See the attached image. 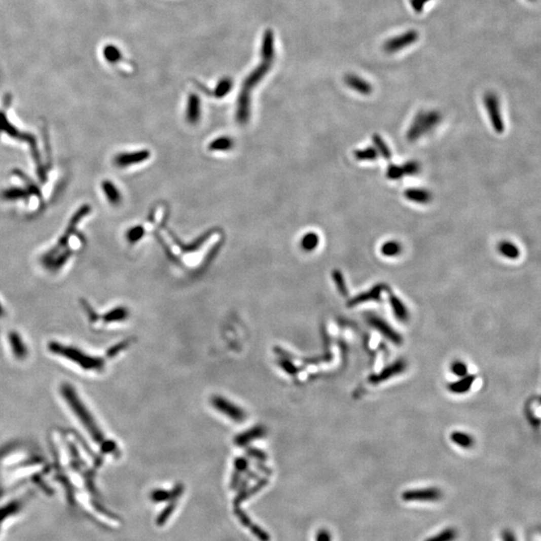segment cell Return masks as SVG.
<instances>
[{
  "instance_id": "37",
  "label": "cell",
  "mask_w": 541,
  "mask_h": 541,
  "mask_svg": "<svg viewBox=\"0 0 541 541\" xmlns=\"http://www.w3.org/2000/svg\"><path fill=\"white\" fill-rule=\"evenodd\" d=\"M247 466H248V462L247 460L243 459V458H239L236 460V468L239 470V471H244L247 469Z\"/></svg>"
},
{
  "instance_id": "29",
  "label": "cell",
  "mask_w": 541,
  "mask_h": 541,
  "mask_svg": "<svg viewBox=\"0 0 541 541\" xmlns=\"http://www.w3.org/2000/svg\"><path fill=\"white\" fill-rule=\"evenodd\" d=\"M386 176H387V178H389L391 181H397V179L402 178L404 176L402 167L401 166H397V165L388 166L387 169H386Z\"/></svg>"
},
{
  "instance_id": "23",
  "label": "cell",
  "mask_w": 541,
  "mask_h": 541,
  "mask_svg": "<svg viewBox=\"0 0 541 541\" xmlns=\"http://www.w3.org/2000/svg\"><path fill=\"white\" fill-rule=\"evenodd\" d=\"M402 245L397 241H388L381 247V253L385 257H396L402 253Z\"/></svg>"
},
{
  "instance_id": "12",
  "label": "cell",
  "mask_w": 541,
  "mask_h": 541,
  "mask_svg": "<svg viewBox=\"0 0 541 541\" xmlns=\"http://www.w3.org/2000/svg\"><path fill=\"white\" fill-rule=\"evenodd\" d=\"M405 367H406V364H405L404 361H402V360L397 361L394 364H392L391 366L385 368L380 374L371 376L369 378V380L373 384H378L380 382H384V381L392 378L395 375L402 373L405 370Z\"/></svg>"
},
{
  "instance_id": "16",
  "label": "cell",
  "mask_w": 541,
  "mask_h": 541,
  "mask_svg": "<svg viewBox=\"0 0 541 541\" xmlns=\"http://www.w3.org/2000/svg\"><path fill=\"white\" fill-rule=\"evenodd\" d=\"M500 255L509 260H516L520 256L519 248L510 241H502L497 246Z\"/></svg>"
},
{
  "instance_id": "4",
  "label": "cell",
  "mask_w": 541,
  "mask_h": 541,
  "mask_svg": "<svg viewBox=\"0 0 541 541\" xmlns=\"http://www.w3.org/2000/svg\"><path fill=\"white\" fill-rule=\"evenodd\" d=\"M151 158V152L149 150H139L134 152H125L118 154L113 159V164L119 168L136 166L145 163Z\"/></svg>"
},
{
  "instance_id": "33",
  "label": "cell",
  "mask_w": 541,
  "mask_h": 541,
  "mask_svg": "<svg viewBox=\"0 0 541 541\" xmlns=\"http://www.w3.org/2000/svg\"><path fill=\"white\" fill-rule=\"evenodd\" d=\"M452 372L457 376L460 377H463L465 376L467 373V367L465 366V364L461 363V362H456L452 365V368H451Z\"/></svg>"
},
{
  "instance_id": "31",
  "label": "cell",
  "mask_w": 541,
  "mask_h": 541,
  "mask_svg": "<svg viewBox=\"0 0 541 541\" xmlns=\"http://www.w3.org/2000/svg\"><path fill=\"white\" fill-rule=\"evenodd\" d=\"M152 496H153V499L156 502H163V501H168V500L175 498L172 495V492H168L166 490H156L154 491Z\"/></svg>"
},
{
  "instance_id": "24",
  "label": "cell",
  "mask_w": 541,
  "mask_h": 541,
  "mask_svg": "<svg viewBox=\"0 0 541 541\" xmlns=\"http://www.w3.org/2000/svg\"><path fill=\"white\" fill-rule=\"evenodd\" d=\"M232 87H233V81L231 79H228V78L223 79L221 82H219V84H217L213 90L214 97L222 98L226 96L232 90Z\"/></svg>"
},
{
  "instance_id": "21",
  "label": "cell",
  "mask_w": 541,
  "mask_h": 541,
  "mask_svg": "<svg viewBox=\"0 0 541 541\" xmlns=\"http://www.w3.org/2000/svg\"><path fill=\"white\" fill-rule=\"evenodd\" d=\"M353 155H354L355 159L357 161H360V162L376 161L378 159V157H379V154H378L377 150L373 147H369V148L362 149V150H356V151H354Z\"/></svg>"
},
{
  "instance_id": "39",
  "label": "cell",
  "mask_w": 541,
  "mask_h": 541,
  "mask_svg": "<svg viewBox=\"0 0 541 541\" xmlns=\"http://www.w3.org/2000/svg\"><path fill=\"white\" fill-rule=\"evenodd\" d=\"M502 538L503 541H516L514 534L510 530H504L502 532Z\"/></svg>"
},
{
  "instance_id": "34",
  "label": "cell",
  "mask_w": 541,
  "mask_h": 541,
  "mask_svg": "<svg viewBox=\"0 0 541 541\" xmlns=\"http://www.w3.org/2000/svg\"><path fill=\"white\" fill-rule=\"evenodd\" d=\"M105 56L106 58H109V60H114V61H118L120 58H121V53L120 51L116 48V47H110V49H106V52H105Z\"/></svg>"
},
{
  "instance_id": "9",
  "label": "cell",
  "mask_w": 541,
  "mask_h": 541,
  "mask_svg": "<svg viewBox=\"0 0 541 541\" xmlns=\"http://www.w3.org/2000/svg\"><path fill=\"white\" fill-rule=\"evenodd\" d=\"M386 289H387V286H385L384 284H378L373 288H371L369 291L361 293L360 295L352 298L348 302V306L354 307V306H357V305H360L362 303L369 302V301H379L381 299L382 292L385 291Z\"/></svg>"
},
{
  "instance_id": "3",
  "label": "cell",
  "mask_w": 541,
  "mask_h": 541,
  "mask_svg": "<svg viewBox=\"0 0 541 541\" xmlns=\"http://www.w3.org/2000/svg\"><path fill=\"white\" fill-rule=\"evenodd\" d=\"M441 121V116L437 112L419 113L413 120L407 131V139L416 141L422 135L431 131Z\"/></svg>"
},
{
  "instance_id": "26",
  "label": "cell",
  "mask_w": 541,
  "mask_h": 541,
  "mask_svg": "<svg viewBox=\"0 0 541 541\" xmlns=\"http://www.w3.org/2000/svg\"><path fill=\"white\" fill-rule=\"evenodd\" d=\"M457 538V530L455 528H446L440 533L433 535L425 541H454Z\"/></svg>"
},
{
  "instance_id": "13",
  "label": "cell",
  "mask_w": 541,
  "mask_h": 541,
  "mask_svg": "<svg viewBox=\"0 0 541 541\" xmlns=\"http://www.w3.org/2000/svg\"><path fill=\"white\" fill-rule=\"evenodd\" d=\"M404 197L413 203L420 204V205H426L429 204L432 200V195L430 192L424 189H418V188H411L404 192Z\"/></svg>"
},
{
  "instance_id": "8",
  "label": "cell",
  "mask_w": 541,
  "mask_h": 541,
  "mask_svg": "<svg viewBox=\"0 0 541 541\" xmlns=\"http://www.w3.org/2000/svg\"><path fill=\"white\" fill-rule=\"evenodd\" d=\"M368 321L380 333L384 335L387 339H389L394 344L400 345L402 343V337L397 332H395L392 329V327L390 325H388L384 320H382V319H380V318H378L376 316H373V315H370V316H368Z\"/></svg>"
},
{
  "instance_id": "1",
  "label": "cell",
  "mask_w": 541,
  "mask_h": 541,
  "mask_svg": "<svg viewBox=\"0 0 541 541\" xmlns=\"http://www.w3.org/2000/svg\"><path fill=\"white\" fill-rule=\"evenodd\" d=\"M275 55L274 35L272 30L265 32L262 44V63L251 71L250 76L245 80L240 96L237 102L236 120L240 125H246L249 122L250 115V91L259 84L270 70Z\"/></svg>"
},
{
  "instance_id": "2",
  "label": "cell",
  "mask_w": 541,
  "mask_h": 541,
  "mask_svg": "<svg viewBox=\"0 0 541 541\" xmlns=\"http://www.w3.org/2000/svg\"><path fill=\"white\" fill-rule=\"evenodd\" d=\"M90 208L88 205H84L79 208L78 211H76L70 218L63 235L59 237L56 244L42 255V265L46 269L50 271L60 270L74 256V250L82 248L80 246L73 245V239L79 235L78 228L80 223L90 212Z\"/></svg>"
},
{
  "instance_id": "19",
  "label": "cell",
  "mask_w": 541,
  "mask_h": 541,
  "mask_svg": "<svg viewBox=\"0 0 541 541\" xmlns=\"http://www.w3.org/2000/svg\"><path fill=\"white\" fill-rule=\"evenodd\" d=\"M320 244V238L318 234L314 232L307 233L301 240V248L305 251L311 253L316 250Z\"/></svg>"
},
{
  "instance_id": "14",
  "label": "cell",
  "mask_w": 541,
  "mask_h": 541,
  "mask_svg": "<svg viewBox=\"0 0 541 541\" xmlns=\"http://www.w3.org/2000/svg\"><path fill=\"white\" fill-rule=\"evenodd\" d=\"M266 434V430L264 427L262 426H256L254 428H251L250 430L238 435L236 438H235V443L238 445V446H246L248 445L250 442H251L253 440L255 439H258V438H261L263 437L264 435Z\"/></svg>"
},
{
  "instance_id": "32",
  "label": "cell",
  "mask_w": 541,
  "mask_h": 541,
  "mask_svg": "<svg viewBox=\"0 0 541 541\" xmlns=\"http://www.w3.org/2000/svg\"><path fill=\"white\" fill-rule=\"evenodd\" d=\"M349 84L354 89H356V90H358L359 92H362V93H368L371 90V88H370V86L368 84H366V83H363V82H360V81L357 82V80H350Z\"/></svg>"
},
{
  "instance_id": "17",
  "label": "cell",
  "mask_w": 541,
  "mask_h": 541,
  "mask_svg": "<svg viewBox=\"0 0 541 541\" xmlns=\"http://www.w3.org/2000/svg\"><path fill=\"white\" fill-rule=\"evenodd\" d=\"M234 148V140L229 136H221L208 145V150L212 152H227Z\"/></svg>"
},
{
  "instance_id": "5",
  "label": "cell",
  "mask_w": 541,
  "mask_h": 541,
  "mask_svg": "<svg viewBox=\"0 0 541 541\" xmlns=\"http://www.w3.org/2000/svg\"><path fill=\"white\" fill-rule=\"evenodd\" d=\"M211 405L221 413L225 414L236 422H243L246 419V413L239 407L228 401L222 396H214L211 398Z\"/></svg>"
},
{
  "instance_id": "6",
  "label": "cell",
  "mask_w": 541,
  "mask_h": 541,
  "mask_svg": "<svg viewBox=\"0 0 541 541\" xmlns=\"http://www.w3.org/2000/svg\"><path fill=\"white\" fill-rule=\"evenodd\" d=\"M485 105L488 112L490 123L495 132L503 133L504 132V123L502 116L500 114L499 103L495 95L488 94L485 97Z\"/></svg>"
},
{
  "instance_id": "36",
  "label": "cell",
  "mask_w": 541,
  "mask_h": 541,
  "mask_svg": "<svg viewBox=\"0 0 541 541\" xmlns=\"http://www.w3.org/2000/svg\"><path fill=\"white\" fill-rule=\"evenodd\" d=\"M280 365H281V366L284 368V370H286L289 374H295V373L297 372V370H296L295 366L293 365V363L289 362V361H287V360H282V361L280 362Z\"/></svg>"
},
{
  "instance_id": "25",
  "label": "cell",
  "mask_w": 541,
  "mask_h": 541,
  "mask_svg": "<svg viewBox=\"0 0 541 541\" xmlns=\"http://www.w3.org/2000/svg\"><path fill=\"white\" fill-rule=\"evenodd\" d=\"M146 231L142 226H134L130 228L126 233V240L129 244H136L143 238Z\"/></svg>"
},
{
  "instance_id": "27",
  "label": "cell",
  "mask_w": 541,
  "mask_h": 541,
  "mask_svg": "<svg viewBox=\"0 0 541 541\" xmlns=\"http://www.w3.org/2000/svg\"><path fill=\"white\" fill-rule=\"evenodd\" d=\"M332 278H333L335 285H336L339 293L342 296H347L348 290H347V286H346L345 279H344V276H343L342 272L339 271V270H334L333 272H332Z\"/></svg>"
},
{
  "instance_id": "7",
  "label": "cell",
  "mask_w": 541,
  "mask_h": 541,
  "mask_svg": "<svg viewBox=\"0 0 541 541\" xmlns=\"http://www.w3.org/2000/svg\"><path fill=\"white\" fill-rule=\"evenodd\" d=\"M442 492L438 488H424L416 490H407L402 493V499L407 502L422 501L433 502L441 499Z\"/></svg>"
},
{
  "instance_id": "38",
  "label": "cell",
  "mask_w": 541,
  "mask_h": 541,
  "mask_svg": "<svg viewBox=\"0 0 541 541\" xmlns=\"http://www.w3.org/2000/svg\"><path fill=\"white\" fill-rule=\"evenodd\" d=\"M248 453L250 454V456L257 458V459H259V460H266V455H265V453H263V452L260 451V450H257V449H250V450L248 451Z\"/></svg>"
},
{
  "instance_id": "10",
  "label": "cell",
  "mask_w": 541,
  "mask_h": 541,
  "mask_svg": "<svg viewBox=\"0 0 541 541\" xmlns=\"http://www.w3.org/2000/svg\"><path fill=\"white\" fill-rule=\"evenodd\" d=\"M201 100L199 96L195 93H191L188 98V105L186 112L187 122L191 125L198 124L201 118Z\"/></svg>"
},
{
  "instance_id": "20",
  "label": "cell",
  "mask_w": 541,
  "mask_h": 541,
  "mask_svg": "<svg viewBox=\"0 0 541 541\" xmlns=\"http://www.w3.org/2000/svg\"><path fill=\"white\" fill-rule=\"evenodd\" d=\"M372 140L374 142L375 147H376L375 149L377 150L378 154H380L385 160L390 161L392 158V153H391L390 148L386 143V141L383 139V137L378 133H374L372 135Z\"/></svg>"
},
{
  "instance_id": "30",
  "label": "cell",
  "mask_w": 541,
  "mask_h": 541,
  "mask_svg": "<svg viewBox=\"0 0 541 541\" xmlns=\"http://www.w3.org/2000/svg\"><path fill=\"white\" fill-rule=\"evenodd\" d=\"M405 175H415L420 171V165L416 161H409L401 166Z\"/></svg>"
},
{
  "instance_id": "11",
  "label": "cell",
  "mask_w": 541,
  "mask_h": 541,
  "mask_svg": "<svg viewBox=\"0 0 541 541\" xmlns=\"http://www.w3.org/2000/svg\"><path fill=\"white\" fill-rule=\"evenodd\" d=\"M101 190L106 201L112 206H119L123 202V196L116 184L110 179H105L101 183Z\"/></svg>"
},
{
  "instance_id": "22",
  "label": "cell",
  "mask_w": 541,
  "mask_h": 541,
  "mask_svg": "<svg viewBox=\"0 0 541 541\" xmlns=\"http://www.w3.org/2000/svg\"><path fill=\"white\" fill-rule=\"evenodd\" d=\"M452 442L463 448H470L474 444V439L471 435L464 432H453L450 436Z\"/></svg>"
},
{
  "instance_id": "15",
  "label": "cell",
  "mask_w": 541,
  "mask_h": 541,
  "mask_svg": "<svg viewBox=\"0 0 541 541\" xmlns=\"http://www.w3.org/2000/svg\"><path fill=\"white\" fill-rule=\"evenodd\" d=\"M389 301H390V304H391V307H392V310L395 316L402 322L407 321L409 317V313H408L406 306L403 304V302L392 293H390L389 295Z\"/></svg>"
},
{
  "instance_id": "35",
  "label": "cell",
  "mask_w": 541,
  "mask_h": 541,
  "mask_svg": "<svg viewBox=\"0 0 541 541\" xmlns=\"http://www.w3.org/2000/svg\"><path fill=\"white\" fill-rule=\"evenodd\" d=\"M332 540V537H331V534L328 530L326 529H322L318 532L317 534V538L316 541H331Z\"/></svg>"
},
{
  "instance_id": "18",
  "label": "cell",
  "mask_w": 541,
  "mask_h": 541,
  "mask_svg": "<svg viewBox=\"0 0 541 541\" xmlns=\"http://www.w3.org/2000/svg\"><path fill=\"white\" fill-rule=\"evenodd\" d=\"M475 380V377L474 376H466L464 377L463 379L459 380L457 382H454V383H451L449 386H448V389L455 393V394H464L466 393L468 390H470L471 386H472V383L474 382Z\"/></svg>"
},
{
  "instance_id": "28",
  "label": "cell",
  "mask_w": 541,
  "mask_h": 541,
  "mask_svg": "<svg viewBox=\"0 0 541 541\" xmlns=\"http://www.w3.org/2000/svg\"><path fill=\"white\" fill-rule=\"evenodd\" d=\"M127 316H128L127 310L125 308L120 307V308H116L115 310L110 312L107 314V316H106V320L110 321V322H118V321L125 320Z\"/></svg>"
}]
</instances>
